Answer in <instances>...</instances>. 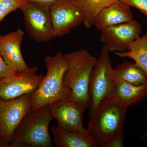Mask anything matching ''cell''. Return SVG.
I'll list each match as a JSON object with an SVG mask.
<instances>
[{"label": "cell", "instance_id": "obj_1", "mask_svg": "<svg viewBox=\"0 0 147 147\" xmlns=\"http://www.w3.org/2000/svg\"><path fill=\"white\" fill-rule=\"evenodd\" d=\"M128 107L111 96L100 102L89 115L87 129L98 147H105L114 137L123 132Z\"/></svg>", "mask_w": 147, "mask_h": 147}, {"label": "cell", "instance_id": "obj_2", "mask_svg": "<svg viewBox=\"0 0 147 147\" xmlns=\"http://www.w3.org/2000/svg\"><path fill=\"white\" fill-rule=\"evenodd\" d=\"M67 64L63 85L69 99L90 105L89 86L92 71L97 58L86 49H81L63 55Z\"/></svg>", "mask_w": 147, "mask_h": 147}, {"label": "cell", "instance_id": "obj_3", "mask_svg": "<svg viewBox=\"0 0 147 147\" xmlns=\"http://www.w3.org/2000/svg\"><path fill=\"white\" fill-rule=\"evenodd\" d=\"M54 120L49 105L30 110L15 130L8 147H52L50 124Z\"/></svg>", "mask_w": 147, "mask_h": 147}, {"label": "cell", "instance_id": "obj_4", "mask_svg": "<svg viewBox=\"0 0 147 147\" xmlns=\"http://www.w3.org/2000/svg\"><path fill=\"white\" fill-rule=\"evenodd\" d=\"M44 62L47 73L38 88L30 94V110L47 106L59 99H69L68 92L63 85L67 64L63 54L59 52L54 56H47Z\"/></svg>", "mask_w": 147, "mask_h": 147}, {"label": "cell", "instance_id": "obj_5", "mask_svg": "<svg viewBox=\"0 0 147 147\" xmlns=\"http://www.w3.org/2000/svg\"><path fill=\"white\" fill-rule=\"evenodd\" d=\"M110 53L107 47L103 45L92 71L89 86L91 100L89 115L94 113L104 99L113 95L115 82Z\"/></svg>", "mask_w": 147, "mask_h": 147}, {"label": "cell", "instance_id": "obj_6", "mask_svg": "<svg viewBox=\"0 0 147 147\" xmlns=\"http://www.w3.org/2000/svg\"><path fill=\"white\" fill-rule=\"evenodd\" d=\"M30 94L5 100L0 98V139L8 147L15 130L31 110Z\"/></svg>", "mask_w": 147, "mask_h": 147}, {"label": "cell", "instance_id": "obj_7", "mask_svg": "<svg viewBox=\"0 0 147 147\" xmlns=\"http://www.w3.org/2000/svg\"><path fill=\"white\" fill-rule=\"evenodd\" d=\"M24 24L30 37L38 42H47L56 37L50 18L49 6L27 1L20 7Z\"/></svg>", "mask_w": 147, "mask_h": 147}, {"label": "cell", "instance_id": "obj_8", "mask_svg": "<svg viewBox=\"0 0 147 147\" xmlns=\"http://www.w3.org/2000/svg\"><path fill=\"white\" fill-rule=\"evenodd\" d=\"M38 69L36 67H29L0 79V98L9 100L33 92L44 77L37 74Z\"/></svg>", "mask_w": 147, "mask_h": 147}, {"label": "cell", "instance_id": "obj_9", "mask_svg": "<svg viewBox=\"0 0 147 147\" xmlns=\"http://www.w3.org/2000/svg\"><path fill=\"white\" fill-rule=\"evenodd\" d=\"M90 105L68 99H61L49 105L51 115L57 121L58 126L71 132L86 130L83 124L84 115Z\"/></svg>", "mask_w": 147, "mask_h": 147}, {"label": "cell", "instance_id": "obj_10", "mask_svg": "<svg viewBox=\"0 0 147 147\" xmlns=\"http://www.w3.org/2000/svg\"><path fill=\"white\" fill-rule=\"evenodd\" d=\"M49 11L56 37L67 34L84 21L79 7L73 0H59L49 6Z\"/></svg>", "mask_w": 147, "mask_h": 147}, {"label": "cell", "instance_id": "obj_11", "mask_svg": "<svg viewBox=\"0 0 147 147\" xmlns=\"http://www.w3.org/2000/svg\"><path fill=\"white\" fill-rule=\"evenodd\" d=\"M101 32L99 40L110 52L123 53L129 45L140 36L142 27L138 21H133L108 27Z\"/></svg>", "mask_w": 147, "mask_h": 147}, {"label": "cell", "instance_id": "obj_12", "mask_svg": "<svg viewBox=\"0 0 147 147\" xmlns=\"http://www.w3.org/2000/svg\"><path fill=\"white\" fill-rule=\"evenodd\" d=\"M24 32L21 29L4 35H0V54L7 65L13 71H24L29 68L21 51Z\"/></svg>", "mask_w": 147, "mask_h": 147}, {"label": "cell", "instance_id": "obj_13", "mask_svg": "<svg viewBox=\"0 0 147 147\" xmlns=\"http://www.w3.org/2000/svg\"><path fill=\"white\" fill-rule=\"evenodd\" d=\"M133 20V15L130 7L119 1L102 9L95 18L93 26L97 31L101 32L108 27Z\"/></svg>", "mask_w": 147, "mask_h": 147}, {"label": "cell", "instance_id": "obj_14", "mask_svg": "<svg viewBox=\"0 0 147 147\" xmlns=\"http://www.w3.org/2000/svg\"><path fill=\"white\" fill-rule=\"evenodd\" d=\"M50 130L56 147H98L87 129L84 132H71L58 126H53Z\"/></svg>", "mask_w": 147, "mask_h": 147}, {"label": "cell", "instance_id": "obj_15", "mask_svg": "<svg viewBox=\"0 0 147 147\" xmlns=\"http://www.w3.org/2000/svg\"><path fill=\"white\" fill-rule=\"evenodd\" d=\"M113 96L128 107L137 105L147 96V83L136 86L126 82H116Z\"/></svg>", "mask_w": 147, "mask_h": 147}, {"label": "cell", "instance_id": "obj_16", "mask_svg": "<svg viewBox=\"0 0 147 147\" xmlns=\"http://www.w3.org/2000/svg\"><path fill=\"white\" fill-rule=\"evenodd\" d=\"M115 82H126L139 86L147 83V76L144 71L136 63L125 61L114 68Z\"/></svg>", "mask_w": 147, "mask_h": 147}, {"label": "cell", "instance_id": "obj_17", "mask_svg": "<svg viewBox=\"0 0 147 147\" xmlns=\"http://www.w3.org/2000/svg\"><path fill=\"white\" fill-rule=\"evenodd\" d=\"M79 7L84 16V26L89 29L93 26L98 14L106 7L119 0H73Z\"/></svg>", "mask_w": 147, "mask_h": 147}, {"label": "cell", "instance_id": "obj_18", "mask_svg": "<svg viewBox=\"0 0 147 147\" xmlns=\"http://www.w3.org/2000/svg\"><path fill=\"white\" fill-rule=\"evenodd\" d=\"M121 58H128L135 61V63L145 71L147 76V33L139 36L129 45L126 52L114 53Z\"/></svg>", "mask_w": 147, "mask_h": 147}, {"label": "cell", "instance_id": "obj_19", "mask_svg": "<svg viewBox=\"0 0 147 147\" xmlns=\"http://www.w3.org/2000/svg\"><path fill=\"white\" fill-rule=\"evenodd\" d=\"M27 2L26 0H0V23L11 12L20 9Z\"/></svg>", "mask_w": 147, "mask_h": 147}, {"label": "cell", "instance_id": "obj_20", "mask_svg": "<svg viewBox=\"0 0 147 147\" xmlns=\"http://www.w3.org/2000/svg\"><path fill=\"white\" fill-rule=\"evenodd\" d=\"M122 3L137 8L147 18V0H119Z\"/></svg>", "mask_w": 147, "mask_h": 147}, {"label": "cell", "instance_id": "obj_21", "mask_svg": "<svg viewBox=\"0 0 147 147\" xmlns=\"http://www.w3.org/2000/svg\"><path fill=\"white\" fill-rule=\"evenodd\" d=\"M124 134L123 131L117 135L110 141L105 147H124L123 140Z\"/></svg>", "mask_w": 147, "mask_h": 147}, {"label": "cell", "instance_id": "obj_22", "mask_svg": "<svg viewBox=\"0 0 147 147\" xmlns=\"http://www.w3.org/2000/svg\"><path fill=\"white\" fill-rule=\"evenodd\" d=\"M13 72L14 71H11L7 65L0 54V79L11 75Z\"/></svg>", "mask_w": 147, "mask_h": 147}, {"label": "cell", "instance_id": "obj_23", "mask_svg": "<svg viewBox=\"0 0 147 147\" xmlns=\"http://www.w3.org/2000/svg\"><path fill=\"white\" fill-rule=\"evenodd\" d=\"M27 1L32 2L44 5L50 6L53 3L59 1V0H26Z\"/></svg>", "mask_w": 147, "mask_h": 147}, {"label": "cell", "instance_id": "obj_24", "mask_svg": "<svg viewBox=\"0 0 147 147\" xmlns=\"http://www.w3.org/2000/svg\"><path fill=\"white\" fill-rule=\"evenodd\" d=\"M147 136V131L146 133H145L143 135V137H142V139L143 138H145V137H146Z\"/></svg>", "mask_w": 147, "mask_h": 147}, {"label": "cell", "instance_id": "obj_25", "mask_svg": "<svg viewBox=\"0 0 147 147\" xmlns=\"http://www.w3.org/2000/svg\"><path fill=\"white\" fill-rule=\"evenodd\" d=\"M0 147H4L2 143L1 139H0Z\"/></svg>", "mask_w": 147, "mask_h": 147}]
</instances>
